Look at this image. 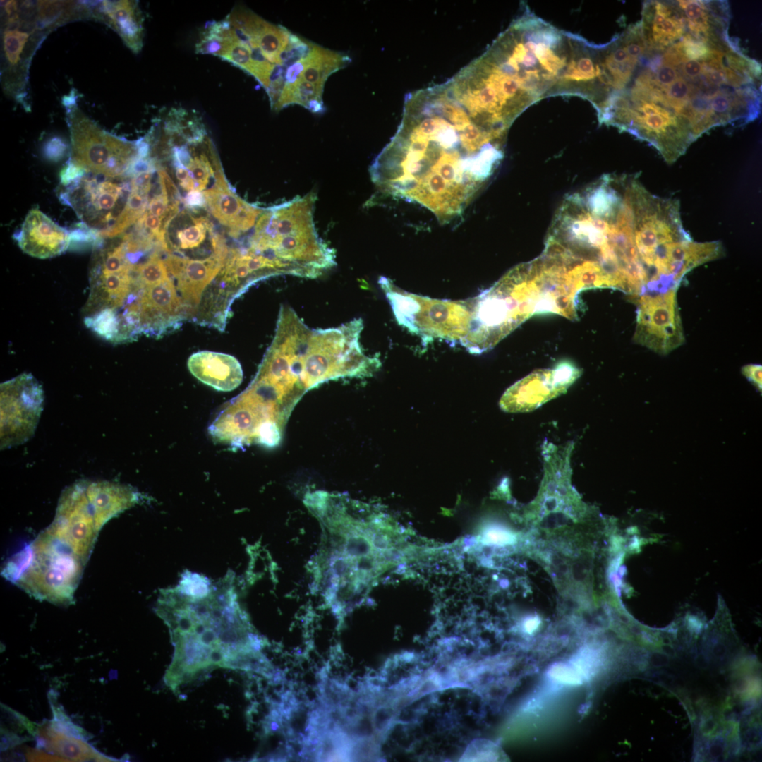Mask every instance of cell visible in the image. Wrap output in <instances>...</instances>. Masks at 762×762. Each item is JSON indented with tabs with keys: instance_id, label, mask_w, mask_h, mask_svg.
I'll list each match as a JSON object with an SVG mask.
<instances>
[{
	"instance_id": "3957f363",
	"label": "cell",
	"mask_w": 762,
	"mask_h": 762,
	"mask_svg": "<svg viewBox=\"0 0 762 762\" xmlns=\"http://www.w3.org/2000/svg\"><path fill=\"white\" fill-rule=\"evenodd\" d=\"M314 44L238 6L224 19L206 23L195 52L217 56L253 77L266 91L271 109L279 111L291 104Z\"/></svg>"
},
{
	"instance_id": "e0dca14e",
	"label": "cell",
	"mask_w": 762,
	"mask_h": 762,
	"mask_svg": "<svg viewBox=\"0 0 762 762\" xmlns=\"http://www.w3.org/2000/svg\"><path fill=\"white\" fill-rule=\"evenodd\" d=\"M640 24L648 51H663L679 41L687 30L685 18L679 6L675 8V4L658 1L643 4Z\"/></svg>"
},
{
	"instance_id": "7a4b0ae2",
	"label": "cell",
	"mask_w": 762,
	"mask_h": 762,
	"mask_svg": "<svg viewBox=\"0 0 762 762\" xmlns=\"http://www.w3.org/2000/svg\"><path fill=\"white\" fill-rule=\"evenodd\" d=\"M209 585L160 594L157 612L168 625L174 647L165 682L174 690L202 670L245 669L256 658L258 640L235 593Z\"/></svg>"
},
{
	"instance_id": "f1b7e54d",
	"label": "cell",
	"mask_w": 762,
	"mask_h": 762,
	"mask_svg": "<svg viewBox=\"0 0 762 762\" xmlns=\"http://www.w3.org/2000/svg\"><path fill=\"white\" fill-rule=\"evenodd\" d=\"M180 186L187 191H191L193 190H198V184L196 181L190 176L186 181L180 182Z\"/></svg>"
},
{
	"instance_id": "ac0fdd59",
	"label": "cell",
	"mask_w": 762,
	"mask_h": 762,
	"mask_svg": "<svg viewBox=\"0 0 762 762\" xmlns=\"http://www.w3.org/2000/svg\"><path fill=\"white\" fill-rule=\"evenodd\" d=\"M92 18L112 28L134 54L143 46V16L136 1H103L91 8Z\"/></svg>"
},
{
	"instance_id": "9c48e42d",
	"label": "cell",
	"mask_w": 762,
	"mask_h": 762,
	"mask_svg": "<svg viewBox=\"0 0 762 762\" xmlns=\"http://www.w3.org/2000/svg\"><path fill=\"white\" fill-rule=\"evenodd\" d=\"M107 523L94 480H80L61 492L54 518L45 529L87 564L99 532Z\"/></svg>"
},
{
	"instance_id": "7402d4cb",
	"label": "cell",
	"mask_w": 762,
	"mask_h": 762,
	"mask_svg": "<svg viewBox=\"0 0 762 762\" xmlns=\"http://www.w3.org/2000/svg\"><path fill=\"white\" fill-rule=\"evenodd\" d=\"M193 224L181 229L176 232L178 246L183 250L193 249L198 247L205 239L207 229H211L207 219L192 218Z\"/></svg>"
},
{
	"instance_id": "cb8c5ba5",
	"label": "cell",
	"mask_w": 762,
	"mask_h": 762,
	"mask_svg": "<svg viewBox=\"0 0 762 762\" xmlns=\"http://www.w3.org/2000/svg\"><path fill=\"white\" fill-rule=\"evenodd\" d=\"M169 205V200L167 194L161 190L159 194L154 195L148 201L146 212L161 217L164 220L167 214Z\"/></svg>"
},
{
	"instance_id": "9a60e30c",
	"label": "cell",
	"mask_w": 762,
	"mask_h": 762,
	"mask_svg": "<svg viewBox=\"0 0 762 762\" xmlns=\"http://www.w3.org/2000/svg\"><path fill=\"white\" fill-rule=\"evenodd\" d=\"M14 238L23 252L43 259L63 253L71 244L70 231L37 208L27 214Z\"/></svg>"
},
{
	"instance_id": "4316f807",
	"label": "cell",
	"mask_w": 762,
	"mask_h": 762,
	"mask_svg": "<svg viewBox=\"0 0 762 762\" xmlns=\"http://www.w3.org/2000/svg\"><path fill=\"white\" fill-rule=\"evenodd\" d=\"M743 373L754 383L761 388V366L759 365H748L743 368Z\"/></svg>"
},
{
	"instance_id": "6da1fadb",
	"label": "cell",
	"mask_w": 762,
	"mask_h": 762,
	"mask_svg": "<svg viewBox=\"0 0 762 762\" xmlns=\"http://www.w3.org/2000/svg\"><path fill=\"white\" fill-rule=\"evenodd\" d=\"M504 143L447 81L406 96L396 133L370 167L371 179L384 194L449 223L495 171Z\"/></svg>"
},
{
	"instance_id": "d6986e66",
	"label": "cell",
	"mask_w": 762,
	"mask_h": 762,
	"mask_svg": "<svg viewBox=\"0 0 762 762\" xmlns=\"http://www.w3.org/2000/svg\"><path fill=\"white\" fill-rule=\"evenodd\" d=\"M187 365L194 377L218 391H232L243 380L241 363L229 354L200 351L188 358Z\"/></svg>"
},
{
	"instance_id": "484cf974",
	"label": "cell",
	"mask_w": 762,
	"mask_h": 762,
	"mask_svg": "<svg viewBox=\"0 0 762 762\" xmlns=\"http://www.w3.org/2000/svg\"><path fill=\"white\" fill-rule=\"evenodd\" d=\"M183 201L185 205L190 207H200L206 205L203 192L196 190L189 191L184 198Z\"/></svg>"
},
{
	"instance_id": "ba28073f",
	"label": "cell",
	"mask_w": 762,
	"mask_h": 762,
	"mask_svg": "<svg viewBox=\"0 0 762 762\" xmlns=\"http://www.w3.org/2000/svg\"><path fill=\"white\" fill-rule=\"evenodd\" d=\"M66 107L71 159L86 171L108 176H125L138 156V140L128 141L102 129L77 106Z\"/></svg>"
},
{
	"instance_id": "52a82bcc",
	"label": "cell",
	"mask_w": 762,
	"mask_h": 762,
	"mask_svg": "<svg viewBox=\"0 0 762 762\" xmlns=\"http://www.w3.org/2000/svg\"><path fill=\"white\" fill-rule=\"evenodd\" d=\"M125 176H108L86 171L64 186L59 200L72 207L83 223L101 238H113L131 191Z\"/></svg>"
},
{
	"instance_id": "277c9868",
	"label": "cell",
	"mask_w": 762,
	"mask_h": 762,
	"mask_svg": "<svg viewBox=\"0 0 762 762\" xmlns=\"http://www.w3.org/2000/svg\"><path fill=\"white\" fill-rule=\"evenodd\" d=\"M473 303L471 330L462 346L479 354L492 349L533 314L542 313L544 292L525 262L473 297Z\"/></svg>"
},
{
	"instance_id": "5bb4252c",
	"label": "cell",
	"mask_w": 762,
	"mask_h": 762,
	"mask_svg": "<svg viewBox=\"0 0 762 762\" xmlns=\"http://www.w3.org/2000/svg\"><path fill=\"white\" fill-rule=\"evenodd\" d=\"M135 304L140 333L147 336L159 337L183 320L184 303L171 278L140 289Z\"/></svg>"
},
{
	"instance_id": "603a6c76",
	"label": "cell",
	"mask_w": 762,
	"mask_h": 762,
	"mask_svg": "<svg viewBox=\"0 0 762 762\" xmlns=\"http://www.w3.org/2000/svg\"><path fill=\"white\" fill-rule=\"evenodd\" d=\"M67 149V145L61 138L53 137L45 143L43 152L48 159L58 162L64 157Z\"/></svg>"
},
{
	"instance_id": "ffe728a7",
	"label": "cell",
	"mask_w": 762,
	"mask_h": 762,
	"mask_svg": "<svg viewBox=\"0 0 762 762\" xmlns=\"http://www.w3.org/2000/svg\"><path fill=\"white\" fill-rule=\"evenodd\" d=\"M219 164H216V181L214 186L203 191L206 205L212 215L222 224L231 229L248 202L230 190L221 170Z\"/></svg>"
},
{
	"instance_id": "83f0119b",
	"label": "cell",
	"mask_w": 762,
	"mask_h": 762,
	"mask_svg": "<svg viewBox=\"0 0 762 762\" xmlns=\"http://www.w3.org/2000/svg\"><path fill=\"white\" fill-rule=\"evenodd\" d=\"M173 164L175 167L176 178L181 182L186 181L190 176L188 169L185 166L175 162H173Z\"/></svg>"
},
{
	"instance_id": "8992f818",
	"label": "cell",
	"mask_w": 762,
	"mask_h": 762,
	"mask_svg": "<svg viewBox=\"0 0 762 762\" xmlns=\"http://www.w3.org/2000/svg\"><path fill=\"white\" fill-rule=\"evenodd\" d=\"M397 322L419 336L423 344L435 339L461 345L471 330L473 298L452 301L431 298L404 291L389 278L378 280Z\"/></svg>"
},
{
	"instance_id": "2e32d148",
	"label": "cell",
	"mask_w": 762,
	"mask_h": 762,
	"mask_svg": "<svg viewBox=\"0 0 762 762\" xmlns=\"http://www.w3.org/2000/svg\"><path fill=\"white\" fill-rule=\"evenodd\" d=\"M226 257L213 253L204 260L168 254L164 262L176 280L177 289L188 308L197 306L205 288L223 268Z\"/></svg>"
},
{
	"instance_id": "d4e9b609",
	"label": "cell",
	"mask_w": 762,
	"mask_h": 762,
	"mask_svg": "<svg viewBox=\"0 0 762 762\" xmlns=\"http://www.w3.org/2000/svg\"><path fill=\"white\" fill-rule=\"evenodd\" d=\"M85 171V169L71 159L61 171V183L64 186H66L81 177Z\"/></svg>"
},
{
	"instance_id": "44dd1931",
	"label": "cell",
	"mask_w": 762,
	"mask_h": 762,
	"mask_svg": "<svg viewBox=\"0 0 762 762\" xmlns=\"http://www.w3.org/2000/svg\"><path fill=\"white\" fill-rule=\"evenodd\" d=\"M133 276L138 289L157 284L170 278L164 260L156 252L151 253L145 262L135 265Z\"/></svg>"
},
{
	"instance_id": "8fae6325",
	"label": "cell",
	"mask_w": 762,
	"mask_h": 762,
	"mask_svg": "<svg viewBox=\"0 0 762 762\" xmlns=\"http://www.w3.org/2000/svg\"><path fill=\"white\" fill-rule=\"evenodd\" d=\"M44 404V391L30 373L0 386L1 449L20 445L35 434Z\"/></svg>"
},
{
	"instance_id": "30bf717a",
	"label": "cell",
	"mask_w": 762,
	"mask_h": 762,
	"mask_svg": "<svg viewBox=\"0 0 762 762\" xmlns=\"http://www.w3.org/2000/svg\"><path fill=\"white\" fill-rule=\"evenodd\" d=\"M3 20L2 87L6 94L23 104L32 57L48 33L39 28L31 3H19Z\"/></svg>"
},
{
	"instance_id": "4fadbf2b",
	"label": "cell",
	"mask_w": 762,
	"mask_h": 762,
	"mask_svg": "<svg viewBox=\"0 0 762 762\" xmlns=\"http://www.w3.org/2000/svg\"><path fill=\"white\" fill-rule=\"evenodd\" d=\"M582 371L572 362H559L552 368L540 369L510 386L500 401L507 412H528L564 394Z\"/></svg>"
},
{
	"instance_id": "7c38bea8",
	"label": "cell",
	"mask_w": 762,
	"mask_h": 762,
	"mask_svg": "<svg viewBox=\"0 0 762 762\" xmlns=\"http://www.w3.org/2000/svg\"><path fill=\"white\" fill-rule=\"evenodd\" d=\"M676 292L672 289L629 298L637 305L636 343L667 354L684 342Z\"/></svg>"
},
{
	"instance_id": "5b68a950",
	"label": "cell",
	"mask_w": 762,
	"mask_h": 762,
	"mask_svg": "<svg viewBox=\"0 0 762 762\" xmlns=\"http://www.w3.org/2000/svg\"><path fill=\"white\" fill-rule=\"evenodd\" d=\"M85 563L45 529L4 563L2 576L36 599L69 604Z\"/></svg>"
}]
</instances>
